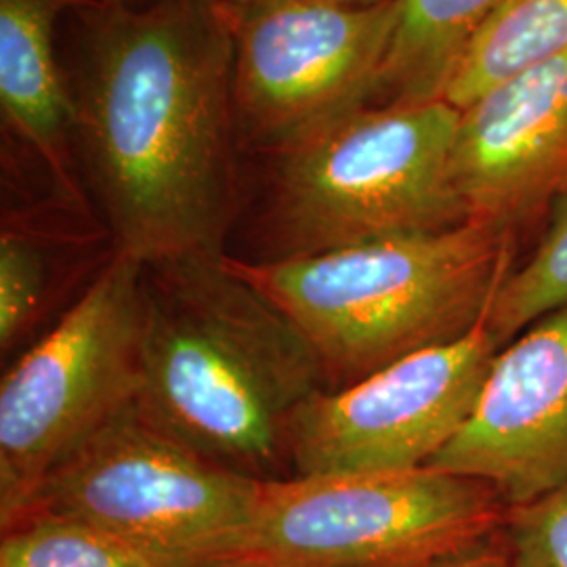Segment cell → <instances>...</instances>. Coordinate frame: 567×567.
I'll return each instance as SVG.
<instances>
[{"instance_id": "6da1fadb", "label": "cell", "mask_w": 567, "mask_h": 567, "mask_svg": "<svg viewBox=\"0 0 567 567\" xmlns=\"http://www.w3.org/2000/svg\"><path fill=\"white\" fill-rule=\"evenodd\" d=\"M234 16L221 0L93 4L76 131L116 250L221 257L234 213Z\"/></svg>"}, {"instance_id": "7a4b0ae2", "label": "cell", "mask_w": 567, "mask_h": 567, "mask_svg": "<svg viewBox=\"0 0 567 567\" xmlns=\"http://www.w3.org/2000/svg\"><path fill=\"white\" fill-rule=\"evenodd\" d=\"M324 370L221 257L145 265L135 402L206 458L255 480L288 465V426Z\"/></svg>"}, {"instance_id": "3957f363", "label": "cell", "mask_w": 567, "mask_h": 567, "mask_svg": "<svg viewBox=\"0 0 567 567\" xmlns=\"http://www.w3.org/2000/svg\"><path fill=\"white\" fill-rule=\"evenodd\" d=\"M225 264L297 328L330 386H344L468 334L522 252L507 234L468 221L311 257L225 255Z\"/></svg>"}, {"instance_id": "277c9868", "label": "cell", "mask_w": 567, "mask_h": 567, "mask_svg": "<svg viewBox=\"0 0 567 567\" xmlns=\"http://www.w3.org/2000/svg\"><path fill=\"white\" fill-rule=\"evenodd\" d=\"M458 121L461 110L446 100L368 105L269 156L261 259L468 224L450 179Z\"/></svg>"}, {"instance_id": "5b68a950", "label": "cell", "mask_w": 567, "mask_h": 567, "mask_svg": "<svg viewBox=\"0 0 567 567\" xmlns=\"http://www.w3.org/2000/svg\"><path fill=\"white\" fill-rule=\"evenodd\" d=\"M487 482L440 468L261 480L248 526L225 557L286 567H414L505 526Z\"/></svg>"}, {"instance_id": "8992f818", "label": "cell", "mask_w": 567, "mask_h": 567, "mask_svg": "<svg viewBox=\"0 0 567 567\" xmlns=\"http://www.w3.org/2000/svg\"><path fill=\"white\" fill-rule=\"evenodd\" d=\"M145 264L114 252L0 383V522H21L58 466L137 398Z\"/></svg>"}, {"instance_id": "52a82bcc", "label": "cell", "mask_w": 567, "mask_h": 567, "mask_svg": "<svg viewBox=\"0 0 567 567\" xmlns=\"http://www.w3.org/2000/svg\"><path fill=\"white\" fill-rule=\"evenodd\" d=\"M259 484L187 446L133 400L47 477L25 517L58 515L164 559L200 561L236 545Z\"/></svg>"}, {"instance_id": "ba28073f", "label": "cell", "mask_w": 567, "mask_h": 567, "mask_svg": "<svg viewBox=\"0 0 567 567\" xmlns=\"http://www.w3.org/2000/svg\"><path fill=\"white\" fill-rule=\"evenodd\" d=\"M229 11L238 145L276 156L377 102L400 0H278Z\"/></svg>"}, {"instance_id": "9c48e42d", "label": "cell", "mask_w": 567, "mask_h": 567, "mask_svg": "<svg viewBox=\"0 0 567 567\" xmlns=\"http://www.w3.org/2000/svg\"><path fill=\"white\" fill-rule=\"evenodd\" d=\"M503 344L486 320L344 386L313 391L288 426L292 475L429 465L465 425Z\"/></svg>"}, {"instance_id": "30bf717a", "label": "cell", "mask_w": 567, "mask_h": 567, "mask_svg": "<svg viewBox=\"0 0 567 567\" xmlns=\"http://www.w3.org/2000/svg\"><path fill=\"white\" fill-rule=\"evenodd\" d=\"M450 179L468 221L507 234L524 261L567 196V49L461 110Z\"/></svg>"}, {"instance_id": "8fae6325", "label": "cell", "mask_w": 567, "mask_h": 567, "mask_svg": "<svg viewBox=\"0 0 567 567\" xmlns=\"http://www.w3.org/2000/svg\"><path fill=\"white\" fill-rule=\"evenodd\" d=\"M426 466L487 482L508 507L566 484L567 305L496 353L465 425Z\"/></svg>"}, {"instance_id": "7c38bea8", "label": "cell", "mask_w": 567, "mask_h": 567, "mask_svg": "<svg viewBox=\"0 0 567 567\" xmlns=\"http://www.w3.org/2000/svg\"><path fill=\"white\" fill-rule=\"evenodd\" d=\"M74 4L95 0H0V105L11 133L32 147L74 194L70 182V133L76 102L55 58V23Z\"/></svg>"}, {"instance_id": "4fadbf2b", "label": "cell", "mask_w": 567, "mask_h": 567, "mask_svg": "<svg viewBox=\"0 0 567 567\" xmlns=\"http://www.w3.org/2000/svg\"><path fill=\"white\" fill-rule=\"evenodd\" d=\"M507 0H400L377 103L444 100L466 49Z\"/></svg>"}, {"instance_id": "5bb4252c", "label": "cell", "mask_w": 567, "mask_h": 567, "mask_svg": "<svg viewBox=\"0 0 567 567\" xmlns=\"http://www.w3.org/2000/svg\"><path fill=\"white\" fill-rule=\"evenodd\" d=\"M567 49V0H507L471 42L444 100L456 110L515 72Z\"/></svg>"}, {"instance_id": "9a60e30c", "label": "cell", "mask_w": 567, "mask_h": 567, "mask_svg": "<svg viewBox=\"0 0 567 567\" xmlns=\"http://www.w3.org/2000/svg\"><path fill=\"white\" fill-rule=\"evenodd\" d=\"M95 527L37 513L2 529L0 567H185Z\"/></svg>"}, {"instance_id": "2e32d148", "label": "cell", "mask_w": 567, "mask_h": 567, "mask_svg": "<svg viewBox=\"0 0 567 567\" xmlns=\"http://www.w3.org/2000/svg\"><path fill=\"white\" fill-rule=\"evenodd\" d=\"M567 305V196L555 204L534 250L508 276L486 316L498 343H511L527 326Z\"/></svg>"}, {"instance_id": "e0dca14e", "label": "cell", "mask_w": 567, "mask_h": 567, "mask_svg": "<svg viewBox=\"0 0 567 567\" xmlns=\"http://www.w3.org/2000/svg\"><path fill=\"white\" fill-rule=\"evenodd\" d=\"M515 567H567V482L508 507L503 526Z\"/></svg>"}, {"instance_id": "ac0fdd59", "label": "cell", "mask_w": 567, "mask_h": 567, "mask_svg": "<svg viewBox=\"0 0 567 567\" xmlns=\"http://www.w3.org/2000/svg\"><path fill=\"white\" fill-rule=\"evenodd\" d=\"M44 292V261L37 244L18 234L0 240V347L7 353L32 324Z\"/></svg>"}, {"instance_id": "d6986e66", "label": "cell", "mask_w": 567, "mask_h": 567, "mask_svg": "<svg viewBox=\"0 0 567 567\" xmlns=\"http://www.w3.org/2000/svg\"><path fill=\"white\" fill-rule=\"evenodd\" d=\"M414 567H515L511 553H508L507 540L503 529H498L494 536L473 545V547L450 553L444 557H437L433 561H426L423 566Z\"/></svg>"}, {"instance_id": "ffe728a7", "label": "cell", "mask_w": 567, "mask_h": 567, "mask_svg": "<svg viewBox=\"0 0 567 567\" xmlns=\"http://www.w3.org/2000/svg\"><path fill=\"white\" fill-rule=\"evenodd\" d=\"M185 567H286L276 566V564H265V561H255V559H243V557H215V559H200L192 561Z\"/></svg>"}, {"instance_id": "44dd1931", "label": "cell", "mask_w": 567, "mask_h": 567, "mask_svg": "<svg viewBox=\"0 0 567 567\" xmlns=\"http://www.w3.org/2000/svg\"><path fill=\"white\" fill-rule=\"evenodd\" d=\"M221 2L229 9H248V7H257L265 2H278V0H221ZM344 2H381V0H344Z\"/></svg>"}, {"instance_id": "7402d4cb", "label": "cell", "mask_w": 567, "mask_h": 567, "mask_svg": "<svg viewBox=\"0 0 567 567\" xmlns=\"http://www.w3.org/2000/svg\"><path fill=\"white\" fill-rule=\"evenodd\" d=\"M97 2L105 7H142L140 4L142 0H97Z\"/></svg>"}]
</instances>
